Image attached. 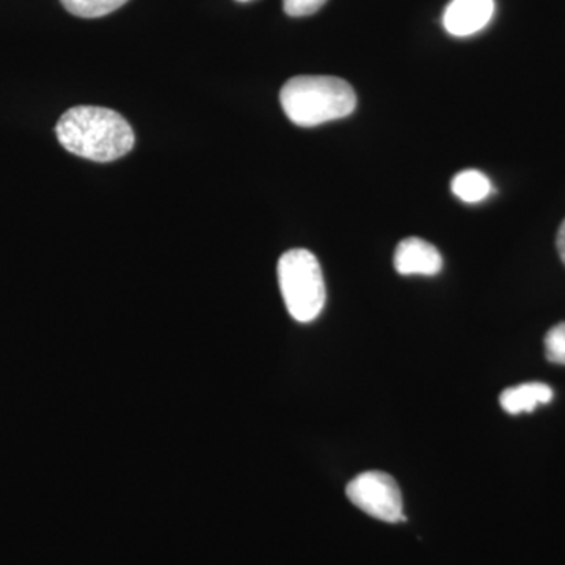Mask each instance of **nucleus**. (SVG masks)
Here are the masks:
<instances>
[{"label": "nucleus", "mask_w": 565, "mask_h": 565, "mask_svg": "<svg viewBox=\"0 0 565 565\" xmlns=\"http://www.w3.org/2000/svg\"><path fill=\"white\" fill-rule=\"evenodd\" d=\"M546 360L565 364V322L557 323L545 337Z\"/></svg>", "instance_id": "9d476101"}, {"label": "nucleus", "mask_w": 565, "mask_h": 565, "mask_svg": "<svg viewBox=\"0 0 565 565\" xmlns=\"http://www.w3.org/2000/svg\"><path fill=\"white\" fill-rule=\"evenodd\" d=\"M553 399V390L548 385L539 384H523L512 386L501 394L500 403L508 414H530L534 412L535 407L542 404H548Z\"/></svg>", "instance_id": "0eeeda50"}, {"label": "nucleus", "mask_w": 565, "mask_h": 565, "mask_svg": "<svg viewBox=\"0 0 565 565\" xmlns=\"http://www.w3.org/2000/svg\"><path fill=\"white\" fill-rule=\"evenodd\" d=\"M278 282L286 310L297 322H313L326 307L321 264L305 248L286 252L278 262Z\"/></svg>", "instance_id": "7ed1b4c3"}, {"label": "nucleus", "mask_w": 565, "mask_h": 565, "mask_svg": "<svg viewBox=\"0 0 565 565\" xmlns=\"http://www.w3.org/2000/svg\"><path fill=\"white\" fill-rule=\"evenodd\" d=\"M494 0H452L446 7L444 25L455 36H470L481 32L492 21Z\"/></svg>", "instance_id": "423d86ee"}, {"label": "nucleus", "mask_w": 565, "mask_h": 565, "mask_svg": "<svg viewBox=\"0 0 565 565\" xmlns=\"http://www.w3.org/2000/svg\"><path fill=\"white\" fill-rule=\"evenodd\" d=\"M237 2H250V0H237Z\"/></svg>", "instance_id": "ddd939ff"}, {"label": "nucleus", "mask_w": 565, "mask_h": 565, "mask_svg": "<svg viewBox=\"0 0 565 565\" xmlns=\"http://www.w3.org/2000/svg\"><path fill=\"white\" fill-rule=\"evenodd\" d=\"M327 0H282V9L288 17L303 18L318 13Z\"/></svg>", "instance_id": "9b49d317"}, {"label": "nucleus", "mask_w": 565, "mask_h": 565, "mask_svg": "<svg viewBox=\"0 0 565 565\" xmlns=\"http://www.w3.org/2000/svg\"><path fill=\"white\" fill-rule=\"evenodd\" d=\"M61 2L66 11L74 17L95 20V18H103L111 11L121 9L128 0H61Z\"/></svg>", "instance_id": "1a4fd4ad"}, {"label": "nucleus", "mask_w": 565, "mask_h": 565, "mask_svg": "<svg viewBox=\"0 0 565 565\" xmlns=\"http://www.w3.org/2000/svg\"><path fill=\"white\" fill-rule=\"evenodd\" d=\"M394 269L401 275L434 277L444 269V258L433 244L419 237H407L394 252Z\"/></svg>", "instance_id": "39448f33"}, {"label": "nucleus", "mask_w": 565, "mask_h": 565, "mask_svg": "<svg viewBox=\"0 0 565 565\" xmlns=\"http://www.w3.org/2000/svg\"><path fill=\"white\" fill-rule=\"evenodd\" d=\"M280 103L286 117L311 128L349 117L356 107L351 84L333 76H297L282 85Z\"/></svg>", "instance_id": "f03ea898"}, {"label": "nucleus", "mask_w": 565, "mask_h": 565, "mask_svg": "<svg viewBox=\"0 0 565 565\" xmlns=\"http://www.w3.org/2000/svg\"><path fill=\"white\" fill-rule=\"evenodd\" d=\"M452 193L465 203H479L492 193V182L478 170H463L451 182Z\"/></svg>", "instance_id": "6e6552de"}, {"label": "nucleus", "mask_w": 565, "mask_h": 565, "mask_svg": "<svg viewBox=\"0 0 565 565\" xmlns=\"http://www.w3.org/2000/svg\"><path fill=\"white\" fill-rule=\"evenodd\" d=\"M556 247L557 252H559L561 259H563L565 264V221L563 225H561L559 232H557Z\"/></svg>", "instance_id": "f8f14e48"}, {"label": "nucleus", "mask_w": 565, "mask_h": 565, "mask_svg": "<svg viewBox=\"0 0 565 565\" xmlns=\"http://www.w3.org/2000/svg\"><path fill=\"white\" fill-rule=\"evenodd\" d=\"M63 148L95 162H111L132 150L136 136L118 111L79 106L66 110L55 126Z\"/></svg>", "instance_id": "f257e3e1"}, {"label": "nucleus", "mask_w": 565, "mask_h": 565, "mask_svg": "<svg viewBox=\"0 0 565 565\" xmlns=\"http://www.w3.org/2000/svg\"><path fill=\"white\" fill-rule=\"evenodd\" d=\"M345 493L352 504L373 519L386 523L407 522L404 516L403 494L390 475L366 471L349 482Z\"/></svg>", "instance_id": "20e7f679"}]
</instances>
